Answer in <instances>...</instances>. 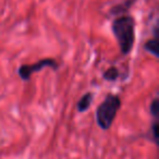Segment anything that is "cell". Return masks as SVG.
Returning <instances> with one entry per match:
<instances>
[{
    "instance_id": "cell-1",
    "label": "cell",
    "mask_w": 159,
    "mask_h": 159,
    "mask_svg": "<svg viewBox=\"0 0 159 159\" xmlns=\"http://www.w3.org/2000/svg\"><path fill=\"white\" fill-rule=\"evenodd\" d=\"M111 30L119 45L122 55L131 52L135 43V20L130 16H123L116 19L111 25Z\"/></svg>"
},
{
    "instance_id": "cell-5",
    "label": "cell",
    "mask_w": 159,
    "mask_h": 159,
    "mask_svg": "<svg viewBox=\"0 0 159 159\" xmlns=\"http://www.w3.org/2000/svg\"><path fill=\"white\" fill-rule=\"evenodd\" d=\"M119 76H120V72L116 66H111V68L107 69L102 73V79L108 81V82H115V81H117Z\"/></svg>"
},
{
    "instance_id": "cell-3",
    "label": "cell",
    "mask_w": 159,
    "mask_h": 159,
    "mask_svg": "<svg viewBox=\"0 0 159 159\" xmlns=\"http://www.w3.org/2000/svg\"><path fill=\"white\" fill-rule=\"evenodd\" d=\"M58 62L55 59L51 58H45L39 61L35 62L33 64H22L20 68L18 69L19 76L23 80V81H30L31 76L36 72H39L44 68H51L53 70L58 69Z\"/></svg>"
},
{
    "instance_id": "cell-6",
    "label": "cell",
    "mask_w": 159,
    "mask_h": 159,
    "mask_svg": "<svg viewBox=\"0 0 159 159\" xmlns=\"http://www.w3.org/2000/svg\"><path fill=\"white\" fill-rule=\"evenodd\" d=\"M145 50L147 52L154 55L155 57H158V37H155L152 39H149L145 43V46H144Z\"/></svg>"
},
{
    "instance_id": "cell-8",
    "label": "cell",
    "mask_w": 159,
    "mask_h": 159,
    "mask_svg": "<svg viewBox=\"0 0 159 159\" xmlns=\"http://www.w3.org/2000/svg\"><path fill=\"white\" fill-rule=\"evenodd\" d=\"M152 132L154 135V141L155 143H158V122L155 121L152 125Z\"/></svg>"
},
{
    "instance_id": "cell-7",
    "label": "cell",
    "mask_w": 159,
    "mask_h": 159,
    "mask_svg": "<svg viewBox=\"0 0 159 159\" xmlns=\"http://www.w3.org/2000/svg\"><path fill=\"white\" fill-rule=\"evenodd\" d=\"M150 113L152 115V117L157 118L159 115V100L158 98H155L152 102H150V107H149Z\"/></svg>"
},
{
    "instance_id": "cell-4",
    "label": "cell",
    "mask_w": 159,
    "mask_h": 159,
    "mask_svg": "<svg viewBox=\"0 0 159 159\" xmlns=\"http://www.w3.org/2000/svg\"><path fill=\"white\" fill-rule=\"evenodd\" d=\"M92 102H93V94L92 93H86L85 95L82 96V98L77 102L76 104V109L79 112H85L89 109Z\"/></svg>"
},
{
    "instance_id": "cell-2",
    "label": "cell",
    "mask_w": 159,
    "mask_h": 159,
    "mask_svg": "<svg viewBox=\"0 0 159 159\" xmlns=\"http://www.w3.org/2000/svg\"><path fill=\"white\" fill-rule=\"evenodd\" d=\"M121 108V99L119 96L109 94L104 102L96 109V122L102 130L107 131L111 128L118 111Z\"/></svg>"
}]
</instances>
